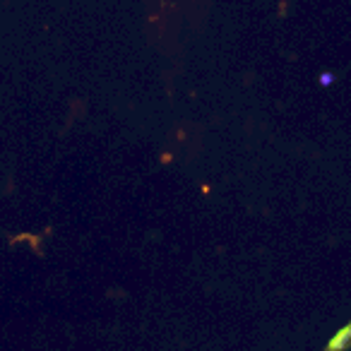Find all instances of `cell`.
Wrapping results in <instances>:
<instances>
[{"label":"cell","mask_w":351,"mask_h":351,"mask_svg":"<svg viewBox=\"0 0 351 351\" xmlns=\"http://www.w3.org/2000/svg\"><path fill=\"white\" fill-rule=\"evenodd\" d=\"M349 335H351V327H346V330L341 332V337H339V339H335V341H332V349H341V346H344V341L349 339Z\"/></svg>","instance_id":"obj_1"}]
</instances>
